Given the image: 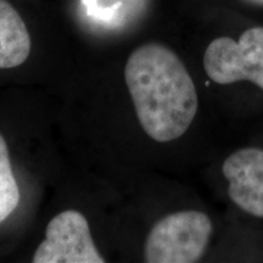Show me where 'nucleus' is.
<instances>
[{
	"label": "nucleus",
	"instance_id": "3",
	"mask_svg": "<svg viewBox=\"0 0 263 263\" xmlns=\"http://www.w3.org/2000/svg\"><path fill=\"white\" fill-rule=\"evenodd\" d=\"M203 70L213 83H249L263 90V27L245 29L238 39L218 37L207 45Z\"/></svg>",
	"mask_w": 263,
	"mask_h": 263
},
{
	"label": "nucleus",
	"instance_id": "5",
	"mask_svg": "<svg viewBox=\"0 0 263 263\" xmlns=\"http://www.w3.org/2000/svg\"><path fill=\"white\" fill-rule=\"evenodd\" d=\"M227 192L241 212L263 219V149L245 146L234 151L222 164Z\"/></svg>",
	"mask_w": 263,
	"mask_h": 263
},
{
	"label": "nucleus",
	"instance_id": "4",
	"mask_svg": "<svg viewBox=\"0 0 263 263\" xmlns=\"http://www.w3.org/2000/svg\"><path fill=\"white\" fill-rule=\"evenodd\" d=\"M34 263H104L91 238L87 218L66 210L49 222L45 239L33 255Z\"/></svg>",
	"mask_w": 263,
	"mask_h": 263
},
{
	"label": "nucleus",
	"instance_id": "6",
	"mask_svg": "<svg viewBox=\"0 0 263 263\" xmlns=\"http://www.w3.org/2000/svg\"><path fill=\"white\" fill-rule=\"evenodd\" d=\"M31 35L14 6L0 0V70L21 66L31 52Z\"/></svg>",
	"mask_w": 263,
	"mask_h": 263
},
{
	"label": "nucleus",
	"instance_id": "2",
	"mask_svg": "<svg viewBox=\"0 0 263 263\" xmlns=\"http://www.w3.org/2000/svg\"><path fill=\"white\" fill-rule=\"evenodd\" d=\"M213 233L211 218L201 211L184 210L161 218L144 244L146 263H194L205 255Z\"/></svg>",
	"mask_w": 263,
	"mask_h": 263
},
{
	"label": "nucleus",
	"instance_id": "1",
	"mask_svg": "<svg viewBox=\"0 0 263 263\" xmlns=\"http://www.w3.org/2000/svg\"><path fill=\"white\" fill-rule=\"evenodd\" d=\"M124 80L144 132L159 143L179 139L192 126L199 97L178 55L160 43H146L128 58Z\"/></svg>",
	"mask_w": 263,
	"mask_h": 263
},
{
	"label": "nucleus",
	"instance_id": "8",
	"mask_svg": "<svg viewBox=\"0 0 263 263\" xmlns=\"http://www.w3.org/2000/svg\"><path fill=\"white\" fill-rule=\"evenodd\" d=\"M246 4L255 5V6H263V0H242Z\"/></svg>",
	"mask_w": 263,
	"mask_h": 263
},
{
	"label": "nucleus",
	"instance_id": "7",
	"mask_svg": "<svg viewBox=\"0 0 263 263\" xmlns=\"http://www.w3.org/2000/svg\"><path fill=\"white\" fill-rule=\"evenodd\" d=\"M20 203V189L12 172L6 141L0 134V223L8 219Z\"/></svg>",
	"mask_w": 263,
	"mask_h": 263
}]
</instances>
